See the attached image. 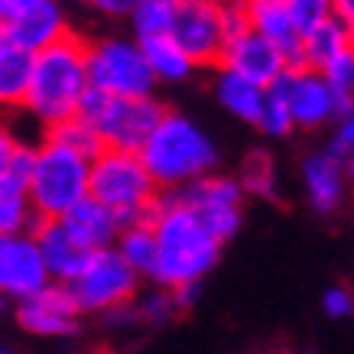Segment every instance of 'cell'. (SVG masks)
I'll use <instances>...</instances> for the list:
<instances>
[{
	"mask_svg": "<svg viewBox=\"0 0 354 354\" xmlns=\"http://www.w3.org/2000/svg\"><path fill=\"white\" fill-rule=\"evenodd\" d=\"M162 104L156 95H140V97H120L97 91L88 85L85 95L78 97L75 114L85 124H91L104 147H118V150H140V143L147 140L153 124L162 118Z\"/></svg>",
	"mask_w": 354,
	"mask_h": 354,
	"instance_id": "5",
	"label": "cell"
},
{
	"mask_svg": "<svg viewBox=\"0 0 354 354\" xmlns=\"http://www.w3.org/2000/svg\"><path fill=\"white\" fill-rule=\"evenodd\" d=\"M3 20H7V7H3V0H0V30H3Z\"/></svg>",
	"mask_w": 354,
	"mask_h": 354,
	"instance_id": "42",
	"label": "cell"
},
{
	"mask_svg": "<svg viewBox=\"0 0 354 354\" xmlns=\"http://www.w3.org/2000/svg\"><path fill=\"white\" fill-rule=\"evenodd\" d=\"M59 221L65 225V231L75 237L82 247H108L114 244V237H118L120 225L114 212H111L104 202H97L95 195H85V198H78L68 212L59 215Z\"/></svg>",
	"mask_w": 354,
	"mask_h": 354,
	"instance_id": "19",
	"label": "cell"
},
{
	"mask_svg": "<svg viewBox=\"0 0 354 354\" xmlns=\"http://www.w3.org/2000/svg\"><path fill=\"white\" fill-rule=\"evenodd\" d=\"M3 306H7V299H3V296H0V312H3Z\"/></svg>",
	"mask_w": 354,
	"mask_h": 354,
	"instance_id": "43",
	"label": "cell"
},
{
	"mask_svg": "<svg viewBox=\"0 0 354 354\" xmlns=\"http://www.w3.org/2000/svg\"><path fill=\"white\" fill-rule=\"evenodd\" d=\"M65 32H68V13L62 10L59 0H32L30 7L7 13L3 20V36L26 53H36L62 39Z\"/></svg>",
	"mask_w": 354,
	"mask_h": 354,
	"instance_id": "15",
	"label": "cell"
},
{
	"mask_svg": "<svg viewBox=\"0 0 354 354\" xmlns=\"http://www.w3.org/2000/svg\"><path fill=\"white\" fill-rule=\"evenodd\" d=\"M169 36L185 49V55L198 65H218L225 46V23L215 3H179L172 17Z\"/></svg>",
	"mask_w": 354,
	"mask_h": 354,
	"instance_id": "12",
	"label": "cell"
},
{
	"mask_svg": "<svg viewBox=\"0 0 354 354\" xmlns=\"http://www.w3.org/2000/svg\"><path fill=\"white\" fill-rule=\"evenodd\" d=\"M85 75L88 85L108 95L140 97L156 91V78L140 49V39L130 36H101L85 43Z\"/></svg>",
	"mask_w": 354,
	"mask_h": 354,
	"instance_id": "7",
	"label": "cell"
},
{
	"mask_svg": "<svg viewBox=\"0 0 354 354\" xmlns=\"http://www.w3.org/2000/svg\"><path fill=\"white\" fill-rule=\"evenodd\" d=\"M195 215L205 221V227L225 244L241 231L244 221V189L237 183V176H221V172H205L183 189H172Z\"/></svg>",
	"mask_w": 354,
	"mask_h": 354,
	"instance_id": "10",
	"label": "cell"
},
{
	"mask_svg": "<svg viewBox=\"0 0 354 354\" xmlns=\"http://www.w3.org/2000/svg\"><path fill=\"white\" fill-rule=\"evenodd\" d=\"M32 53L10 43L0 30V108H23Z\"/></svg>",
	"mask_w": 354,
	"mask_h": 354,
	"instance_id": "24",
	"label": "cell"
},
{
	"mask_svg": "<svg viewBox=\"0 0 354 354\" xmlns=\"http://www.w3.org/2000/svg\"><path fill=\"white\" fill-rule=\"evenodd\" d=\"M218 65H225V68L237 72V75H244V78H250V82H257V85L270 88L283 75V68L290 62H286V55H283V49H279L277 43H270L267 36H260V32H254L247 26V30H241L225 39Z\"/></svg>",
	"mask_w": 354,
	"mask_h": 354,
	"instance_id": "14",
	"label": "cell"
},
{
	"mask_svg": "<svg viewBox=\"0 0 354 354\" xmlns=\"http://www.w3.org/2000/svg\"><path fill=\"white\" fill-rule=\"evenodd\" d=\"M17 325L32 338H72L82 325V312L68 286L49 279L43 290L17 299Z\"/></svg>",
	"mask_w": 354,
	"mask_h": 354,
	"instance_id": "11",
	"label": "cell"
},
{
	"mask_svg": "<svg viewBox=\"0 0 354 354\" xmlns=\"http://www.w3.org/2000/svg\"><path fill=\"white\" fill-rule=\"evenodd\" d=\"M88 195L108 205L120 227L133 221H150L160 202V189L147 166L140 162L137 150H118V147H101L91 156Z\"/></svg>",
	"mask_w": 354,
	"mask_h": 354,
	"instance_id": "4",
	"label": "cell"
},
{
	"mask_svg": "<svg viewBox=\"0 0 354 354\" xmlns=\"http://www.w3.org/2000/svg\"><path fill=\"white\" fill-rule=\"evenodd\" d=\"M46 283H49V273L30 231L0 234V296L17 302L43 290Z\"/></svg>",
	"mask_w": 354,
	"mask_h": 354,
	"instance_id": "13",
	"label": "cell"
},
{
	"mask_svg": "<svg viewBox=\"0 0 354 354\" xmlns=\"http://www.w3.org/2000/svg\"><path fill=\"white\" fill-rule=\"evenodd\" d=\"M137 156L160 192L183 189L185 183H192L205 172H215L221 162V150L212 133L183 111H162V118L140 143Z\"/></svg>",
	"mask_w": 354,
	"mask_h": 354,
	"instance_id": "2",
	"label": "cell"
},
{
	"mask_svg": "<svg viewBox=\"0 0 354 354\" xmlns=\"http://www.w3.org/2000/svg\"><path fill=\"white\" fill-rule=\"evenodd\" d=\"M88 156L46 137L32 153L26 195L39 218H59L88 195Z\"/></svg>",
	"mask_w": 354,
	"mask_h": 354,
	"instance_id": "6",
	"label": "cell"
},
{
	"mask_svg": "<svg viewBox=\"0 0 354 354\" xmlns=\"http://www.w3.org/2000/svg\"><path fill=\"white\" fill-rule=\"evenodd\" d=\"M332 10H335V17H342L344 23L354 26V0H332Z\"/></svg>",
	"mask_w": 354,
	"mask_h": 354,
	"instance_id": "39",
	"label": "cell"
},
{
	"mask_svg": "<svg viewBox=\"0 0 354 354\" xmlns=\"http://www.w3.org/2000/svg\"><path fill=\"white\" fill-rule=\"evenodd\" d=\"M348 166L351 162L338 160L332 153H309L302 160V185H306V198L319 215H335L344 205L348 192Z\"/></svg>",
	"mask_w": 354,
	"mask_h": 354,
	"instance_id": "16",
	"label": "cell"
},
{
	"mask_svg": "<svg viewBox=\"0 0 354 354\" xmlns=\"http://www.w3.org/2000/svg\"><path fill=\"white\" fill-rule=\"evenodd\" d=\"M319 72H322V78L332 85L335 95L351 97V91H354V46L344 49V53H338V55H332Z\"/></svg>",
	"mask_w": 354,
	"mask_h": 354,
	"instance_id": "30",
	"label": "cell"
},
{
	"mask_svg": "<svg viewBox=\"0 0 354 354\" xmlns=\"http://www.w3.org/2000/svg\"><path fill=\"white\" fill-rule=\"evenodd\" d=\"M39 221L36 208H32L30 195L23 189H10L0 183V234H23L32 231Z\"/></svg>",
	"mask_w": 354,
	"mask_h": 354,
	"instance_id": "27",
	"label": "cell"
},
{
	"mask_svg": "<svg viewBox=\"0 0 354 354\" xmlns=\"http://www.w3.org/2000/svg\"><path fill=\"white\" fill-rule=\"evenodd\" d=\"M179 3L183 0H133L127 10V20L137 32V39L140 36H153V32H169Z\"/></svg>",
	"mask_w": 354,
	"mask_h": 354,
	"instance_id": "26",
	"label": "cell"
},
{
	"mask_svg": "<svg viewBox=\"0 0 354 354\" xmlns=\"http://www.w3.org/2000/svg\"><path fill=\"white\" fill-rule=\"evenodd\" d=\"M85 39L68 30L62 39L36 49L30 59V82L23 108L43 127L75 114L78 97L85 95Z\"/></svg>",
	"mask_w": 354,
	"mask_h": 354,
	"instance_id": "3",
	"label": "cell"
},
{
	"mask_svg": "<svg viewBox=\"0 0 354 354\" xmlns=\"http://www.w3.org/2000/svg\"><path fill=\"white\" fill-rule=\"evenodd\" d=\"M78 3H88V0H78Z\"/></svg>",
	"mask_w": 354,
	"mask_h": 354,
	"instance_id": "45",
	"label": "cell"
},
{
	"mask_svg": "<svg viewBox=\"0 0 354 354\" xmlns=\"http://www.w3.org/2000/svg\"><path fill=\"white\" fill-rule=\"evenodd\" d=\"M114 250L127 260V267L140 279H153V270H156V234H153L150 221H133V225L120 227L118 237H114Z\"/></svg>",
	"mask_w": 354,
	"mask_h": 354,
	"instance_id": "23",
	"label": "cell"
},
{
	"mask_svg": "<svg viewBox=\"0 0 354 354\" xmlns=\"http://www.w3.org/2000/svg\"><path fill=\"white\" fill-rule=\"evenodd\" d=\"M270 88L286 101L292 127L299 130H322L335 118H342V114H348L354 108L351 97L335 95L332 85L322 78V72L309 68V65H286L283 75Z\"/></svg>",
	"mask_w": 354,
	"mask_h": 354,
	"instance_id": "9",
	"label": "cell"
},
{
	"mask_svg": "<svg viewBox=\"0 0 354 354\" xmlns=\"http://www.w3.org/2000/svg\"><path fill=\"white\" fill-rule=\"evenodd\" d=\"M254 127L270 140H283L296 130L292 127L290 111H286V101H283L273 88H267V95H263V104H260V114H257V120H254Z\"/></svg>",
	"mask_w": 354,
	"mask_h": 354,
	"instance_id": "29",
	"label": "cell"
},
{
	"mask_svg": "<svg viewBox=\"0 0 354 354\" xmlns=\"http://www.w3.org/2000/svg\"><path fill=\"white\" fill-rule=\"evenodd\" d=\"M237 183H241L244 195H254V198H277L279 185H277V162H273V156L263 150L247 153L244 162H241Z\"/></svg>",
	"mask_w": 354,
	"mask_h": 354,
	"instance_id": "25",
	"label": "cell"
},
{
	"mask_svg": "<svg viewBox=\"0 0 354 354\" xmlns=\"http://www.w3.org/2000/svg\"><path fill=\"white\" fill-rule=\"evenodd\" d=\"M65 286H68L82 315H101L111 306L137 299L140 277L114 250V244H108V247H91L85 263L78 267V273Z\"/></svg>",
	"mask_w": 354,
	"mask_h": 354,
	"instance_id": "8",
	"label": "cell"
},
{
	"mask_svg": "<svg viewBox=\"0 0 354 354\" xmlns=\"http://www.w3.org/2000/svg\"><path fill=\"white\" fill-rule=\"evenodd\" d=\"M244 17L247 26L260 36H267L270 43H277L286 55L290 65H299V36L290 10L283 0H244Z\"/></svg>",
	"mask_w": 354,
	"mask_h": 354,
	"instance_id": "18",
	"label": "cell"
},
{
	"mask_svg": "<svg viewBox=\"0 0 354 354\" xmlns=\"http://www.w3.org/2000/svg\"><path fill=\"white\" fill-rule=\"evenodd\" d=\"M215 88V97L218 104L231 114V118L244 120V124H254L260 114V104H263V95H267V88L257 85V82H250V78L237 75L225 65H218V75L212 82Z\"/></svg>",
	"mask_w": 354,
	"mask_h": 354,
	"instance_id": "22",
	"label": "cell"
},
{
	"mask_svg": "<svg viewBox=\"0 0 354 354\" xmlns=\"http://www.w3.org/2000/svg\"><path fill=\"white\" fill-rule=\"evenodd\" d=\"M32 0H3V7H7V13H13V10H20V7H30Z\"/></svg>",
	"mask_w": 354,
	"mask_h": 354,
	"instance_id": "40",
	"label": "cell"
},
{
	"mask_svg": "<svg viewBox=\"0 0 354 354\" xmlns=\"http://www.w3.org/2000/svg\"><path fill=\"white\" fill-rule=\"evenodd\" d=\"M97 13H104V17H127L130 3L133 0H88Z\"/></svg>",
	"mask_w": 354,
	"mask_h": 354,
	"instance_id": "37",
	"label": "cell"
},
{
	"mask_svg": "<svg viewBox=\"0 0 354 354\" xmlns=\"http://www.w3.org/2000/svg\"><path fill=\"white\" fill-rule=\"evenodd\" d=\"M150 225L156 234V270H153L156 286L172 290L179 283H195L218 267L225 244L205 227V221L179 195H160Z\"/></svg>",
	"mask_w": 354,
	"mask_h": 354,
	"instance_id": "1",
	"label": "cell"
},
{
	"mask_svg": "<svg viewBox=\"0 0 354 354\" xmlns=\"http://www.w3.org/2000/svg\"><path fill=\"white\" fill-rule=\"evenodd\" d=\"M172 302H176V309L185 312L192 309L195 302H198V296H202V279H195V283H179V286H172Z\"/></svg>",
	"mask_w": 354,
	"mask_h": 354,
	"instance_id": "36",
	"label": "cell"
},
{
	"mask_svg": "<svg viewBox=\"0 0 354 354\" xmlns=\"http://www.w3.org/2000/svg\"><path fill=\"white\" fill-rule=\"evenodd\" d=\"M286 3V10H290L292 23H296V30L306 32L312 30L315 23H322L325 17H332V0H283Z\"/></svg>",
	"mask_w": 354,
	"mask_h": 354,
	"instance_id": "32",
	"label": "cell"
},
{
	"mask_svg": "<svg viewBox=\"0 0 354 354\" xmlns=\"http://www.w3.org/2000/svg\"><path fill=\"white\" fill-rule=\"evenodd\" d=\"M351 46H354V26L332 13V17H325L322 23H315L312 30H306L299 36V65L322 68L332 55L344 53Z\"/></svg>",
	"mask_w": 354,
	"mask_h": 354,
	"instance_id": "21",
	"label": "cell"
},
{
	"mask_svg": "<svg viewBox=\"0 0 354 354\" xmlns=\"http://www.w3.org/2000/svg\"><path fill=\"white\" fill-rule=\"evenodd\" d=\"M183 3H215V7H221V0H183Z\"/></svg>",
	"mask_w": 354,
	"mask_h": 354,
	"instance_id": "41",
	"label": "cell"
},
{
	"mask_svg": "<svg viewBox=\"0 0 354 354\" xmlns=\"http://www.w3.org/2000/svg\"><path fill=\"white\" fill-rule=\"evenodd\" d=\"M133 306L140 312V322H147V325H166V322H172V315H179L176 302H172V292L166 286L147 292L140 302L133 299Z\"/></svg>",
	"mask_w": 354,
	"mask_h": 354,
	"instance_id": "31",
	"label": "cell"
},
{
	"mask_svg": "<svg viewBox=\"0 0 354 354\" xmlns=\"http://www.w3.org/2000/svg\"><path fill=\"white\" fill-rule=\"evenodd\" d=\"M140 49L147 55L156 85H183L195 75V62L185 55V49L169 32H153V36H140Z\"/></svg>",
	"mask_w": 354,
	"mask_h": 354,
	"instance_id": "20",
	"label": "cell"
},
{
	"mask_svg": "<svg viewBox=\"0 0 354 354\" xmlns=\"http://www.w3.org/2000/svg\"><path fill=\"white\" fill-rule=\"evenodd\" d=\"M36 247H39V257L46 263V273L55 283H68L78 273V267L85 263L88 247H82L75 237L65 231V225L59 218H39L36 227L30 231Z\"/></svg>",
	"mask_w": 354,
	"mask_h": 354,
	"instance_id": "17",
	"label": "cell"
},
{
	"mask_svg": "<svg viewBox=\"0 0 354 354\" xmlns=\"http://www.w3.org/2000/svg\"><path fill=\"white\" fill-rule=\"evenodd\" d=\"M0 351H7V348H3V344H0Z\"/></svg>",
	"mask_w": 354,
	"mask_h": 354,
	"instance_id": "44",
	"label": "cell"
},
{
	"mask_svg": "<svg viewBox=\"0 0 354 354\" xmlns=\"http://www.w3.org/2000/svg\"><path fill=\"white\" fill-rule=\"evenodd\" d=\"M101 315H104V325H111V328H124V325L140 322V312H137V306H133V299L120 302V306H111V309L101 312Z\"/></svg>",
	"mask_w": 354,
	"mask_h": 354,
	"instance_id": "35",
	"label": "cell"
},
{
	"mask_svg": "<svg viewBox=\"0 0 354 354\" xmlns=\"http://www.w3.org/2000/svg\"><path fill=\"white\" fill-rule=\"evenodd\" d=\"M335 133L332 140H328V147H325V153H332V156H338V160L351 162V153H354V114L348 111V114H342V118H335Z\"/></svg>",
	"mask_w": 354,
	"mask_h": 354,
	"instance_id": "33",
	"label": "cell"
},
{
	"mask_svg": "<svg viewBox=\"0 0 354 354\" xmlns=\"http://www.w3.org/2000/svg\"><path fill=\"white\" fill-rule=\"evenodd\" d=\"M46 137L55 140V143H62V147H68V150L82 153V156H88V160H91V156L104 147V143H101V137L91 130V124H85L78 114H68V118L49 124V127H46Z\"/></svg>",
	"mask_w": 354,
	"mask_h": 354,
	"instance_id": "28",
	"label": "cell"
},
{
	"mask_svg": "<svg viewBox=\"0 0 354 354\" xmlns=\"http://www.w3.org/2000/svg\"><path fill=\"white\" fill-rule=\"evenodd\" d=\"M20 140L13 137V130L7 127V124H0V176H3V169H7V162H10V153L13 147H17Z\"/></svg>",
	"mask_w": 354,
	"mask_h": 354,
	"instance_id": "38",
	"label": "cell"
},
{
	"mask_svg": "<svg viewBox=\"0 0 354 354\" xmlns=\"http://www.w3.org/2000/svg\"><path fill=\"white\" fill-rule=\"evenodd\" d=\"M322 312L328 319H348L354 312V296L348 286H332L322 292Z\"/></svg>",
	"mask_w": 354,
	"mask_h": 354,
	"instance_id": "34",
	"label": "cell"
}]
</instances>
